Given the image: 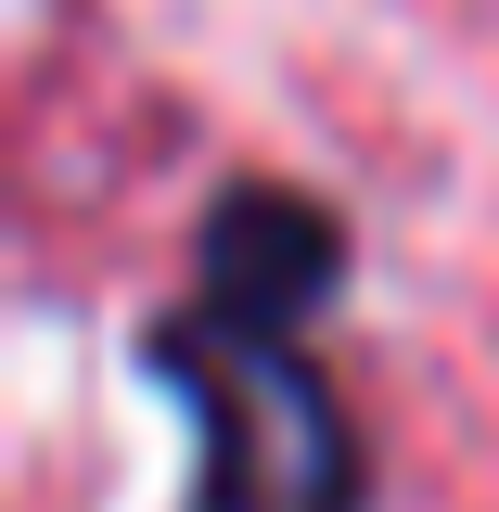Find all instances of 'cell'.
I'll use <instances>...</instances> for the list:
<instances>
[{
  "mask_svg": "<svg viewBox=\"0 0 499 512\" xmlns=\"http://www.w3.org/2000/svg\"><path fill=\"white\" fill-rule=\"evenodd\" d=\"M154 359L180 372L192 423H205V512H359V448L333 423L320 372H295V333H244L205 308L154 333Z\"/></svg>",
  "mask_w": 499,
  "mask_h": 512,
  "instance_id": "obj_1",
  "label": "cell"
},
{
  "mask_svg": "<svg viewBox=\"0 0 499 512\" xmlns=\"http://www.w3.org/2000/svg\"><path fill=\"white\" fill-rule=\"evenodd\" d=\"M333 218L282 205V192H231L218 231H205V308L244 320V333H295V320L333 295Z\"/></svg>",
  "mask_w": 499,
  "mask_h": 512,
  "instance_id": "obj_2",
  "label": "cell"
}]
</instances>
